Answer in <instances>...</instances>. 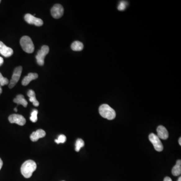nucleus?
Masks as SVG:
<instances>
[{"instance_id":"obj_1","label":"nucleus","mask_w":181,"mask_h":181,"mask_svg":"<svg viewBox=\"0 0 181 181\" xmlns=\"http://www.w3.org/2000/svg\"><path fill=\"white\" fill-rule=\"evenodd\" d=\"M36 168L37 165L34 161L31 160H27L22 165L21 172L25 178H29L32 176V174Z\"/></svg>"},{"instance_id":"obj_2","label":"nucleus","mask_w":181,"mask_h":181,"mask_svg":"<svg viewBox=\"0 0 181 181\" xmlns=\"http://www.w3.org/2000/svg\"><path fill=\"white\" fill-rule=\"evenodd\" d=\"M99 111L101 116L108 120H113L116 117L115 110L108 104L102 105L99 107Z\"/></svg>"},{"instance_id":"obj_3","label":"nucleus","mask_w":181,"mask_h":181,"mask_svg":"<svg viewBox=\"0 0 181 181\" xmlns=\"http://www.w3.org/2000/svg\"><path fill=\"white\" fill-rule=\"evenodd\" d=\"M20 45L24 52L27 53H32L34 50V45L32 40L28 36H24L20 39Z\"/></svg>"},{"instance_id":"obj_4","label":"nucleus","mask_w":181,"mask_h":181,"mask_svg":"<svg viewBox=\"0 0 181 181\" xmlns=\"http://www.w3.org/2000/svg\"><path fill=\"white\" fill-rule=\"evenodd\" d=\"M49 52V48L48 45H43L41 49L39 50L36 58L37 60V64L39 66H43L44 64V58Z\"/></svg>"},{"instance_id":"obj_5","label":"nucleus","mask_w":181,"mask_h":181,"mask_svg":"<svg viewBox=\"0 0 181 181\" xmlns=\"http://www.w3.org/2000/svg\"><path fill=\"white\" fill-rule=\"evenodd\" d=\"M22 71V67L21 66H18L15 69L13 74L12 75V79L10 80L9 85V88L12 89L16 85V84L17 83L21 75Z\"/></svg>"},{"instance_id":"obj_6","label":"nucleus","mask_w":181,"mask_h":181,"mask_svg":"<svg viewBox=\"0 0 181 181\" xmlns=\"http://www.w3.org/2000/svg\"><path fill=\"white\" fill-rule=\"evenodd\" d=\"M149 139L152 143L154 148L157 152H161L163 151L164 147L159 137L154 133H151L149 135Z\"/></svg>"},{"instance_id":"obj_7","label":"nucleus","mask_w":181,"mask_h":181,"mask_svg":"<svg viewBox=\"0 0 181 181\" xmlns=\"http://www.w3.org/2000/svg\"><path fill=\"white\" fill-rule=\"evenodd\" d=\"M25 20L29 24H33L36 26H41L43 24V22L41 19L38 18L30 14H27L24 17Z\"/></svg>"},{"instance_id":"obj_8","label":"nucleus","mask_w":181,"mask_h":181,"mask_svg":"<svg viewBox=\"0 0 181 181\" xmlns=\"http://www.w3.org/2000/svg\"><path fill=\"white\" fill-rule=\"evenodd\" d=\"M9 121L11 123H16L19 125L23 126L26 123V119L22 115L14 114L9 117Z\"/></svg>"},{"instance_id":"obj_9","label":"nucleus","mask_w":181,"mask_h":181,"mask_svg":"<svg viewBox=\"0 0 181 181\" xmlns=\"http://www.w3.org/2000/svg\"><path fill=\"white\" fill-rule=\"evenodd\" d=\"M64 13V8L60 4H56L51 9L52 16L55 19H59L61 17Z\"/></svg>"},{"instance_id":"obj_10","label":"nucleus","mask_w":181,"mask_h":181,"mask_svg":"<svg viewBox=\"0 0 181 181\" xmlns=\"http://www.w3.org/2000/svg\"><path fill=\"white\" fill-rule=\"evenodd\" d=\"M0 53L5 57H9L13 54V50L0 41Z\"/></svg>"},{"instance_id":"obj_11","label":"nucleus","mask_w":181,"mask_h":181,"mask_svg":"<svg viewBox=\"0 0 181 181\" xmlns=\"http://www.w3.org/2000/svg\"><path fill=\"white\" fill-rule=\"evenodd\" d=\"M46 132L43 129L37 130V131L32 132L30 135V139L33 142H37L39 139L45 137Z\"/></svg>"},{"instance_id":"obj_12","label":"nucleus","mask_w":181,"mask_h":181,"mask_svg":"<svg viewBox=\"0 0 181 181\" xmlns=\"http://www.w3.org/2000/svg\"><path fill=\"white\" fill-rule=\"evenodd\" d=\"M157 136L159 138L163 140L167 139L169 138V133L165 127L163 126H159L157 128Z\"/></svg>"},{"instance_id":"obj_13","label":"nucleus","mask_w":181,"mask_h":181,"mask_svg":"<svg viewBox=\"0 0 181 181\" xmlns=\"http://www.w3.org/2000/svg\"><path fill=\"white\" fill-rule=\"evenodd\" d=\"M38 77V75L36 73H29L27 76L24 77L22 81V84L23 86L28 85L31 81L37 79Z\"/></svg>"},{"instance_id":"obj_14","label":"nucleus","mask_w":181,"mask_h":181,"mask_svg":"<svg viewBox=\"0 0 181 181\" xmlns=\"http://www.w3.org/2000/svg\"><path fill=\"white\" fill-rule=\"evenodd\" d=\"M14 102L17 105H22L23 107H26L28 105V102L25 100L24 96L21 94L18 95L13 100Z\"/></svg>"},{"instance_id":"obj_15","label":"nucleus","mask_w":181,"mask_h":181,"mask_svg":"<svg viewBox=\"0 0 181 181\" xmlns=\"http://www.w3.org/2000/svg\"><path fill=\"white\" fill-rule=\"evenodd\" d=\"M27 95L29 97V101L32 103L33 105L35 107H38L39 105V103L36 98L35 93L32 90L28 91Z\"/></svg>"},{"instance_id":"obj_16","label":"nucleus","mask_w":181,"mask_h":181,"mask_svg":"<svg viewBox=\"0 0 181 181\" xmlns=\"http://www.w3.org/2000/svg\"><path fill=\"white\" fill-rule=\"evenodd\" d=\"M172 174L174 176H178L181 174V161L178 160L176 165L173 168L172 170Z\"/></svg>"},{"instance_id":"obj_17","label":"nucleus","mask_w":181,"mask_h":181,"mask_svg":"<svg viewBox=\"0 0 181 181\" xmlns=\"http://www.w3.org/2000/svg\"><path fill=\"white\" fill-rule=\"evenodd\" d=\"M71 48L74 51H81L84 48L83 44L79 41H74L71 44Z\"/></svg>"},{"instance_id":"obj_18","label":"nucleus","mask_w":181,"mask_h":181,"mask_svg":"<svg viewBox=\"0 0 181 181\" xmlns=\"http://www.w3.org/2000/svg\"><path fill=\"white\" fill-rule=\"evenodd\" d=\"M85 146V143L82 139L79 138L77 139L75 143V150L77 152H79L81 148Z\"/></svg>"},{"instance_id":"obj_19","label":"nucleus","mask_w":181,"mask_h":181,"mask_svg":"<svg viewBox=\"0 0 181 181\" xmlns=\"http://www.w3.org/2000/svg\"><path fill=\"white\" fill-rule=\"evenodd\" d=\"M38 110L36 109H34L32 111V113H31V116L30 117V120L33 122L35 123L37 121V114H38Z\"/></svg>"},{"instance_id":"obj_20","label":"nucleus","mask_w":181,"mask_h":181,"mask_svg":"<svg viewBox=\"0 0 181 181\" xmlns=\"http://www.w3.org/2000/svg\"><path fill=\"white\" fill-rule=\"evenodd\" d=\"M66 138L64 134H61L58 136V138L55 140V142L57 143V144H60V143H64L66 142Z\"/></svg>"},{"instance_id":"obj_21","label":"nucleus","mask_w":181,"mask_h":181,"mask_svg":"<svg viewBox=\"0 0 181 181\" xmlns=\"http://www.w3.org/2000/svg\"><path fill=\"white\" fill-rule=\"evenodd\" d=\"M9 82L8 79L3 77L1 73H0V86H4L8 85Z\"/></svg>"},{"instance_id":"obj_22","label":"nucleus","mask_w":181,"mask_h":181,"mask_svg":"<svg viewBox=\"0 0 181 181\" xmlns=\"http://www.w3.org/2000/svg\"><path fill=\"white\" fill-rule=\"evenodd\" d=\"M126 5H127V3L126 2H120V3H119L118 7V9L119 10V11H123L126 8Z\"/></svg>"},{"instance_id":"obj_23","label":"nucleus","mask_w":181,"mask_h":181,"mask_svg":"<svg viewBox=\"0 0 181 181\" xmlns=\"http://www.w3.org/2000/svg\"><path fill=\"white\" fill-rule=\"evenodd\" d=\"M164 181H172V179L169 177H167L164 179Z\"/></svg>"},{"instance_id":"obj_24","label":"nucleus","mask_w":181,"mask_h":181,"mask_svg":"<svg viewBox=\"0 0 181 181\" xmlns=\"http://www.w3.org/2000/svg\"><path fill=\"white\" fill-rule=\"evenodd\" d=\"M3 62H4V60L2 57H0V66H1L2 65H3Z\"/></svg>"},{"instance_id":"obj_25","label":"nucleus","mask_w":181,"mask_h":181,"mask_svg":"<svg viewBox=\"0 0 181 181\" xmlns=\"http://www.w3.org/2000/svg\"><path fill=\"white\" fill-rule=\"evenodd\" d=\"M3 165V161H2V160H1V159L0 158V170H1L2 168Z\"/></svg>"},{"instance_id":"obj_26","label":"nucleus","mask_w":181,"mask_h":181,"mask_svg":"<svg viewBox=\"0 0 181 181\" xmlns=\"http://www.w3.org/2000/svg\"><path fill=\"white\" fill-rule=\"evenodd\" d=\"M179 144H180V146H181V138H180L179 139Z\"/></svg>"},{"instance_id":"obj_27","label":"nucleus","mask_w":181,"mask_h":181,"mask_svg":"<svg viewBox=\"0 0 181 181\" xmlns=\"http://www.w3.org/2000/svg\"><path fill=\"white\" fill-rule=\"evenodd\" d=\"M2 89L1 86H0V95L2 94Z\"/></svg>"},{"instance_id":"obj_28","label":"nucleus","mask_w":181,"mask_h":181,"mask_svg":"<svg viewBox=\"0 0 181 181\" xmlns=\"http://www.w3.org/2000/svg\"><path fill=\"white\" fill-rule=\"evenodd\" d=\"M177 181H181V177H179V178L178 180Z\"/></svg>"},{"instance_id":"obj_29","label":"nucleus","mask_w":181,"mask_h":181,"mask_svg":"<svg viewBox=\"0 0 181 181\" xmlns=\"http://www.w3.org/2000/svg\"><path fill=\"white\" fill-rule=\"evenodd\" d=\"M14 110H15V112H17V111H18L17 109L15 108Z\"/></svg>"},{"instance_id":"obj_30","label":"nucleus","mask_w":181,"mask_h":181,"mask_svg":"<svg viewBox=\"0 0 181 181\" xmlns=\"http://www.w3.org/2000/svg\"><path fill=\"white\" fill-rule=\"evenodd\" d=\"M1 0H0V3H1Z\"/></svg>"},{"instance_id":"obj_31","label":"nucleus","mask_w":181,"mask_h":181,"mask_svg":"<svg viewBox=\"0 0 181 181\" xmlns=\"http://www.w3.org/2000/svg\"></svg>"}]
</instances>
